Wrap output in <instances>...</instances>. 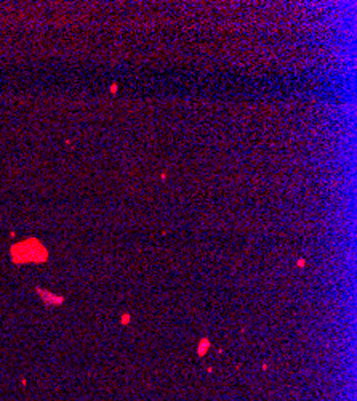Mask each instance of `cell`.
I'll return each mask as SVG.
<instances>
[{"mask_svg": "<svg viewBox=\"0 0 357 401\" xmlns=\"http://www.w3.org/2000/svg\"><path fill=\"white\" fill-rule=\"evenodd\" d=\"M13 263H44L48 258V250L36 238H29L12 246L10 250Z\"/></svg>", "mask_w": 357, "mask_h": 401, "instance_id": "6da1fadb", "label": "cell"}, {"mask_svg": "<svg viewBox=\"0 0 357 401\" xmlns=\"http://www.w3.org/2000/svg\"><path fill=\"white\" fill-rule=\"evenodd\" d=\"M36 292L40 297V300L46 305V306H58V305H62L64 303V297H61L58 294L52 292V290L45 289V287H40L37 286L36 287Z\"/></svg>", "mask_w": 357, "mask_h": 401, "instance_id": "7a4b0ae2", "label": "cell"}, {"mask_svg": "<svg viewBox=\"0 0 357 401\" xmlns=\"http://www.w3.org/2000/svg\"><path fill=\"white\" fill-rule=\"evenodd\" d=\"M117 90H118V85H117V84H112V85H110V93H116Z\"/></svg>", "mask_w": 357, "mask_h": 401, "instance_id": "3957f363", "label": "cell"}]
</instances>
